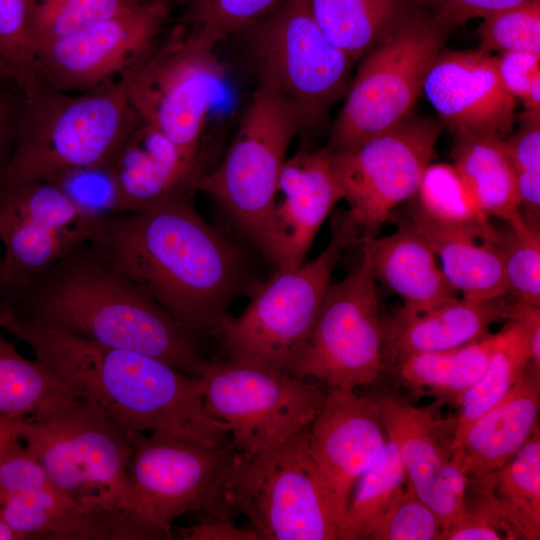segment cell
Here are the masks:
<instances>
[{
	"instance_id": "obj_44",
	"label": "cell",
	"mask_w": 540,
	"mask_h": 540,
	"mask_svg": "<svg viewBox=\"0 0 540 540\" xmlns=\"http://www.w3.org/2000/svg\"><path fill=\"white\" fill-rule=\"evenodd\" d=\"M518 131L505 139L516 175H540V112L524 110Z\"/></svg>"
},
{
	"instance_id": "obj_24",
	"label": "cell",
	"mask_w": 540,
	"mask_h": 540,
	"mask_svg": "<svg viewBox=\"0 0 540 540\" xmlns=\"http://www.w3.org/2000/svg\"><path fill=\"white\" fill-rule=\"evenodd\" d=\"M540 377L527 370L500 401L455 434L454 449L468 477L505 465L539 426Z\"/></svg>"
},
{
	"instance_id": "obj_46",
	"label": "cell",
	"mask_w": 540,
	"mask_h": 540,
	"mask_svg": "<svg viewBox=\"0 0 540 540\" xmlns=\"http://www.w3.org/2000/svg\"><path fill=\"white\" fill-rule=\"evenodd\" d=\"M21 101V91L0 80V170L12 152Z\"/></svg>"
},
{
	"instance_id": "obj_31",
	"label": "cell",
	"mask_w": 540,
	"mask_h": 540,
	"mask_svg": "<svg viewBox=\"0 0 540 540\" xmlns=\"http://www.w3.org/2000/svg\"><path fill=\"white\" fill-rule=\"evenodd\" d=\"M418 0H309L326 35L354 62L390 33Z\"/></svg>"
},
{
	"instance_id": "obj_21",
	"label": "cell",
	"mask_w": 540,
	"mask_h": 540,
	"mask_svg": "<svg viewBox=\"0 0 540 540\" xmlns=\"http://www.w3.org/2000/svg\"><path fill=\"white\" fill-rule=\"evenodd\" d=\"M0 514L25 540L172 539L137 512L87 507L53 486L11 498L0 506Z\"/></svg>"
},
{
	"instance_id": "obj_27",
	"label": "cell",
	"mask_w": 540,
	"mask_h": 540,
	"mask_svg": "<svg viewBox=\"0 0 540 540\" xmlns=\"http://www.w3.org/2000/svg\"><path fill=\"white\" fill-rule=\"evenodd\" d=\"M468 488L500 519L507 540H539V426L501 468L480 477H469Z\"/></svg>"
},
{
	"instance_id": "obj_38",
	"label": "cell",
	"mask_w": 540,
	"mask_h": 540,
	"mask_svg": "<svg viewBox=\"0 0 540 540\" xmlns=\"http://www.w3.org/2000/svg\"><path fill=\"white\" fill-rule=\"evenodd\" d=\"M0 80L22 93L37 82L29 0H0Z\"/></svg>"
},
{
	"instance_id": "obj_6",
	"label": "cell",
	"mask_w": 540,
	"mask_h": 540,
	"mask_svg": "<svg viewBox=\"0 0 540 540\" xmlns=\"http://www.w3.org/2000/svg\"><path fill=\"white\" fill-rule=\"evenodd\" d=\"M132 443L128 479L139 514L171 537L174 521L189 512L231 518L225 488L238 450L230 434L168 427L133 432Z\"/></svg>"
},
{
	"instance_id": "obj_39",
	"label": "cell",
	"mask_w": 540,
	"mask_h": 540,
	"mask_svg": "<svg viewBox=\"0 0 540 540\" xmlns=\"http://www.w3.org/2000/svg\"><path fill=\"white\" fill-rule=\"evenodd\" d=\"M479 49L540 54V0H529L482 19Z\"/></svg>"
},
{
	"instance_id": "obj_36",
	"label": "cell",
	"mask_w": 540,
	"mask_h": 540,
	"mask_svg": "<svg viewBox=\"0 0 540 540\" xmlns=\"http://www.w3.org/2000/svg\"><path fill=\"white\" fill-rule=\"evenodd\" d=\"M149 0H29L34 48L75 34Z\"/></svg>"
},
{
	"instance_id": "obj_1",
	"label": "cell",
	"mask_w": 540,
	"mask_h": 540,
	"mask_svg": "<svg viewBox=\"0 0 540 540\" xmlns=\"http://www.w3.org/2000/svg\"><path fill=\"white\" fill-rule=\"evenodd\" d=\"M194 192L103 215L88 241L196 339L218 335L232 302L259 283L239 248L198 213Z\"/></svg>"
},
{
	"instance_id": "obj_47",
	"label": "cell",
	"mask_w": 540,
	"mask_h": 540,
	"mask_svg": "<svg viewBox=\"0 0 540 540\" xmlns=\"http://www.w3.org/2000/svg\"><path fill=\"white\" fill-rule=\"evenodd\" d=\"M185 540H259L253 528L235 526L231 519L202 518L197 524L180 530Z\"/></svg>"
},
{
	"instance_id": "obj_28",
	"label": "cell",
	"mask_w": 540,
	"mask_h": 540,
	"mask_svg": "<svg viewBox=\"0 0 540 540\" xmlns=\"http://www.w3.org/2000/svg\"><path fill=\"white\" fill-rule=\"evenodd\" d=\"M440 258L442 271L467 300H486L507 295L503 255L496 241H482L457 228L438 224L412 206L407 216Z\"/></svg>"
},
{
	"instance_id": "obj_49",
	"label": "cell",
	"mask_w": 540,
	"mask_h": 540,
	"mask_svg": "<svg viewBox=\"0 0 540 540\" xmlns=\"http://www.w3.org/2000/svg\"><path fill=\"white\" fill-rule=\"evenodd\" d=\"M23 419L0 414V453L8 440L18 431Z\"/></svg>"
},
{
	"instance_id": "obj_48",
	"label": "cell",
	"mask_w": 540,
	"mask_h": 540,
	"mask_svg": "<svg viewBox=\"0 0 540 540\" xmlns=\"http://www.w3.org/2000/svg\"><path fill=\"white\" fill-rule=\"evenodd\" d=\"M528 370L540 377V307H533L529 320Z\"/></svg>"
},
{
	"instance_id": "obj_50",
	"label": "cell",
	"mask_w": 540,
	"mask_h": 540,
	"mask_svg": "<svg viewBox=\"0 0 540 540\" xmlns=\"http://www.w3.org/2000/svg\"><path fill=\"white\" fill-rule=\"evenodd\" d=\"M525 110L540 112V75H537L522 99Z\"/></svg>"
},
{
	"instance_id": "obj_17",
	"label": "cell",
	"mask_w": 540,
	"mask_h": 540,
	"mask_svg": "<svg viewBox=\"0 0 540 540\" xmlns=\"http://www.w3.org/2000/svg\"><path fill=\"white\" fill-rule=\"evenodd\" d=\"M171 0H149L75 34L35 47L37 79L65 92L120 81L154 47Z\"/></svg>"
},
{
	"instance_id": "obj_11",
	"label": "cell",
	"mask_w": 540,
	"mask_h": 540,
	"mask_svg": "<svg viewBox=\"0 0 540 540\" xmlns=\"http://www.w3.org/2000/svg\"><path fill=\"white\" fill-rule=\"evenodd\" d=\"M300 130L293 110L259 78L223 160L194 181L195 191L215 199L259 251L288 148Z\"/></svg>"
},
{
	"instance_id": "obj_42",
	"label": "cell",
	"mask_w": 540,
	"mask_h": 540,
	"mask_svg": "<svg viewBox=\"0 0 540 540\" xmlns=\"http://www.w3.org/2000/svg\"><path fill=\"white\" fill-rule=\"evenodd\" d=\"M50 486L45 469L17 431L0 453V506L13 497Z\"/></svg>"
},
{
	"instance_id": "obj_26",
	"label": "cell",
	"mask_w": 540,
	"mask_h": 540,
	"mask_svg": "<svg viewBox=\"0 0 540 540\" xmlns=\"http://www.w3.org/2000/svg\"><path fill=\"white\" fill-rule=\"evenodd\" d=\"M373 398L407 482L427 504L440 469L454 455L456 417H440L438 400L418 407L395 394L381 393Z\"/></svg>"
},
{
	"instance_id": "obj_29",
	"label": "cell",
	"mask_w": 540,
	"mask_h": 540,
	"mask_svg": "<svg viewBox=\"0 0 540 540\" xmlns=\"http://www.w3.org/2000/svg\"><path fill=\"white\" fill-rule=\"evenodd\" d=\"M453 164L490 218L510 221L520 214L516 172L505 138L480 132H456Z\"/></svg>"
},
{
	"instance_id": "obj_32",
	"label": "cell",
	"mask_w": 540,
	"mask_h": 540,
	"mask_svg": "<svg viewBox=\"0 0 540 540\" xmlns=\"http://www.w3.org/2000/svg\"><path fill=\"white\" fill-rule=\"evenodd\" d=\"M534 306L508 320L477 383L461 398L456 432L500 401L525 376L529 366V320Z\"/></svg>"
},
{
	"instance_id": "obj_4",
	"label": "cell",
	"mask_w": 540,
	"mask_h": 540,
	"mask_svg": "<svg viewBox=\"0 0 540 540\" xmlns=\"http://www.w3.org/2000/svg\"><path fill=\"white\" fill-rule=\"evenodd\" d=\"M140 121L122 80L85 92H65L37 80L22 93L12 152L0 186L43 180L62 184L108 171Z\"/></svg>"
},
{
	"instance_id": "obj_9",
	"label": "cell",
	"mask_w": 540,
	"mask_h": 540,
	"mask_svg": "<svg viewBox=\"0 0 540 540\" xmlns=\"http://www.w3.org/2000/svg\"><path fill=\"white\" fill-rule=\"evenodd\" d=\"M309 429L257 454L237 452L233 460L225 499L250 520L259 540H338Z\"/></svg>"
},
{
	"instance_id": "obj_41",
	"label": "cell",
	"mask_w": 540,
	"mask_h": 540,
	"mask_svg": "<svg viewBox=\"0 0 540 540\" xmlns=\"http://www.w3.org/2000/svg\"><path fill=\"white\" fill-rule=\"evenodd\" d=\"M282 0H195L190 21L218 42L245 31L271 12Z\"/></svg>"
},
{
	"instance_id": "obj_8",
	"label": "cell",
	"mask_w": 540,
	"mask_h": 540,
	"mask_svg": "<svg viewBox=\"0 0 540 540\" xmlns=\"http://www.w3.org/2000/svg\"><path fill=\"white\" fill-rule=\"evenodd\" d=\"M448 33L418 2L361 58L334 123L329 149L353 148L408 116Z\"/></svg>"
},
{
	"instance_id": "obj_19",
	"label": "cell",
	"mask_w": 540,
	"mask_h": 540,
	"mask_svg": "<svg viewBox=\"0 0 540 540\" xmlns=\"http://www.w3.org/2000/svg\"><path fill=\"white\" fill-rule=\"evenodd\" d=\"M343 192L331 150L301 149L287 157L268 215L261 253L275 267L304 262L323 222Z\"/></svg>"
},
{
	"instance_id": "obj_45",
	"label": "cell",
	"mask_w": 540,
	"mask_h": 540,
	"mask_svg": "<svg viewBox=\"0 0 540 540\" xmlns=\"http://www.w3.org/2000/svg\"><path fill=\"white\" fill-rule=\"evenodd\" d=\"M498 71L503 85L514 97H525L532 80L540 75V54L530 52H500Z\"/></svg>"
},
{
	"instance_id": "obj_16",
	"label": "cell",
	"mask_w": 540,
	"mask_h": 540,
	"mask_svg": "<svg viewBox=\"0 0 540 540\" xmlns=\"http://www.w3.org/2000/svg\"><path fill=\"white\" fill-rule=\"evenodd\" d=\"M58 183L0 186V289L27 284L88 241L95 222Z\"/></svg>"
},
{
	"instance_id": "obj_14",
	"label": "cell",
	"mask_w": 540,
	"mask_h": 540,
	"mask_svg": "<svg viewBox=\"0 0 540 540\" xmlns=\"http://www.w3.org/2000/svg\"><path fill=\"white\" fill-rule=\"evenodd\" d=\"M360 263L329 284L306 348L292 371L328 389L355 390L374 384L384 367V332L376 279L361 248Z\"/></svg>"
},
{
	"instance_id": "obj_34",
	"label": "cell",
	"mask_w": 540,
	"mask_h": 540,
	"mask_svg": "<svg viewBox=\"0 0 540 540\" xmlns=\"http://www.w3.org/2000/svg\"><path fill=\"white\" fill-rule=\"evenodd\" d=\"M414 197L413 206L430 220L465 231L481 241H496V226L453 163H430Z\"/></svg>"
},
{
	"instance_id": "obj_35",
	"label": "cell",
	"mask_w": 540,
	"mask_h": 540,
	"mask_svg": "<svg viewBox=\"0 0 540 540\" xmlns=\"http://www.w3.org/2000/svg\"><path fill=\"white\" fill-rule=\"evenodd\" d=\"M407 484L394 442L389 438L358 480L338 528V540L368 539Z\"/></svg>"
},
{
	"instance_id": "obj_20",
	"label": "cell",
	"mask_w": 540,
	"mask_h": 540,
	"mask_svg": "<svg viewBox=\"0 0 540 540\" xmlns=\"http://www.w3.org/2000/svg\"><path fill=\"white\" fill-rule=\"evenodd\" d=\"M442 123L456 132L505 137L515 121V98L498 71L497 57L478 50H441L422 87Z\"/></svg>"
},
{
	"instance_id": "obj_40",
	"label": "cell",
	"mask_w": 540,
	"mask_h": 540,
	"mask_svg": "<svg viewBox=\"0 0 540 540\" xmlns=\"http://www.w3.org/2000/svg\"><path fill=\"white\" fill-rule=\"evenodd\" d=\"M442 525L407 482L369 535V540H438Z\"/></svg>"
},
{
	"instance_id": "obj_18",
	"label": "cell",
	"mask_w": 540,
	"mask_h": 540,
	"mask_svg": "<svg viewBox=\"0 0 540 540\" xmlns=\"http://www.w3.org/2000/svg\"><path fill=\"white\" fill-rule=\"evenodd\" d=\"M389 439L373 396L328 389L309 429V446L339 525L363 473Z\"/></svg>"
},
{
	"instance_id": "obj_10",
	"label": "cell",
	"mask_w": 540,
	"mask_h": 540,
	"mask_svg": "<svg viewBox=\"0 0 540 540\" xmlns=\"http://www.w3.org/2000/svg\"><path fill=\"white\" fill-rule=\"evenodd\" d=\"M218 43L193 23L178 24L121 79L139 118L197 159L226 75Z\"/></svg>"
},
{
	"instance_id": "obj_5",
	"label": "cell",
	"mask_w": 540,
	"mask_h": 540,
	"mask_svg": "<svg viewBox=\"0 0 540 540\" xmlns=\"http://www.w3.org/2000/svg\"><path fill=\"white\" fill-rule=\"evenodd\" d=\"M331 234L311 261L275 269L245 310L219 334L225 359L291 374L308 343L331 273L342 253L360 244L362 228L348 210L331 216Z\"/></svg>"
},
{
	"instance_id": "obj_2",
	"label": "cell",
	"mask_w": 540,
	"mask_h": 540,
	"mask_svg": "<svg viewBox=\"0 0 540 540\" xmlns=\"http://www.w3.org/2000/svg\"><path fill=\"white\" fill-rule=\"evenodd\" d=\"M0 308L32 323L157 358L201 377L208 361L165 310L86 241L39 278L0 289Z\"/></svg>"
},
{
	"instance_id": "obj_3",
	"label": "cell",
	"mask_w": 540,
	"mask_h": 540,
	"mask_svg": "<svg viewBox=\"0 0 540 540\" xmlns=\"http://www.w3.org/2000/svg\"><path fill=\"white\" fill-rule=\"evenodd\" d=\"M0 328L25 342L77 398L131 432L193 427L230 433L226 423L206 412L201 377L142 353L32 323L2 308Z\"/></svg>"
},
{
	"instance_id": "obj_15",
	"label": "cell",
	"mask_w": 540,
	"mask_h": 540,
	"mask_svg": "<svg viewBox=\"0 0 540 540\" xmlns=\"http://www.w3.org/2000/svg\"><path fill=\"white\" fill-rule=\"evenodd\" d=\"M441 131L439 118L409 114L360 145L331 151L343 200L363 237L376 236L394 208L414 198Z\"/></svg>"
},
{
	"instance_id": "obj_30",
	"label": "cell",
	"mask_w": 540,
	"mask_h": 540,
	"mask_svg": "<svg viewBox=\"0 0 540 540\" xmlns=\"http://www.w3.org/2000/svg\"><path fill=\"white\" fill-rule=\"evenodd\" d=\"M498 339L499 332L489 333L457 348L412 353L398 362L399 374L415 396L459 404L483 375Z\"/></svg>"
},
{
	"instance_id": "obj_52",
	"label": "cell",
	"mask_w": 540,
	"mask_h": 540,
	"mask_svg": "<svg viewBox=\"0 0 540 540\" xmlns=\"http://www.w3.org/2000/svg\"><path fill=\"white\" fill-rule=\"evenodd\" d=\"M186 1H187L188 3L191 4V3L194 2L195 0H186Z\"/></svg>"
},
{
	"instance_id": "obj_51",
	"label": "cell",
	"mask_w": 540,
	"mask_h": 540,
	"mask_svg": "<svg viewBox=\"0 0 540 540\" xmlns=\"http://www.w3.org/2000/svg\"><path fill=\"white\" fill-rule=\"evenodd\" d=\"M0 540H25V538L12 529L0 514Z\"/></svg>"
},
{
	"instance_id": "obj_33",
	"label": "cell",
	"mask_w": 540,
	"mask_h": 540,
	"mask_svg": "<svg viewBox=\"0 0 540 540\" xmlns=\"http://www.w3.org/2000/svg\"><path fill=\"white\" fill-rule=\"evenodd\" d=\"M74 399L76 395L50 367L27 359L0 336V414L27 418Z\"/></svg>"
},
{
	"instance_id": "obj_23",
	"label": "cell",
	"mask_w": 540,
	"mask_h": 540,
	"mask_svg": "<svg viewBox=\"0 0 540 540\" xmlns=\"http://www.w3.org/2000/svg\"><path fill=\"white\" fill-rule=\"evenodd\" d=\"M527 305L511 303L504 296L486 300L454 298L430 310L405 314L400 311L385 325L384 357L397 363L418 352L457 348L489 334L499 320L519 318Z\"/></svg>"
},
{
	"instance_id": "obj_25",
	"label": "cell",
	"mask_w": 540,
	"mask_h": 540,
	"mask_svg": "<svg viewBox=\"0 0 540 540\" xmlns=\"http://www.w3.org/2000/svg\"><path fill=\"white\" fill-rule=\"evenodd\" d=\"M376 280L403 302L399 310L417 314L456 298V291L437 265L436 254L408 217L385 237L365 236L359 244Z\"/></svg>"
},
{
	"instance_id": "obj_12",
	"label": "cell",
	"mask_w": 540,
	"mask_h": 540,
	"mask_svg": "<svg viewBox=\"0 0 540 540\" xmlns=\"http://www.w3.org/2000/svg\"><path fill=\"white\" fill-rule=\"evenodd\" d=\"M247 30L259 78L289 105L301 129L320 124L346 95L354 61L326 37L309 0H282Z\"/></svg>"
},
{
	"instance_id": "obj_22",
	"label": "cell",
	"mask_w": 540,
	"mask_h": 540,
	"mask_svg": "<svg viewBox=\"0 0 540 540\" xmlns=\"http://www.w3.org/2000/svg\"><path fill=\"white\" fill-rule=\"evenodd\" d=\"M200 159L185 154L154 126L137 123L108 169L113 212L139 211L194 190Z\"/></svg>"
},
{
	"instance_id": "obj_7",
	"label": "cell",
	"mask_w": 540,
	"mask_h": 540,
	"mask_svg": "<svg viewBox=\"0 0 540 540\" xmlns=\"http://www.w3.org/2000/svg\"><path fill=\"white\" fill-rule=\"evenodd\" d=\"M132 433L79 398L18 426L53 488L81 505L109 511L137 512L128 479Z\"/></svg>"
},
{
	"instance_id": "obj_43",
	"label": "cell",
	"mask_w": 540,
	"mask_h": 540,
	"mask_svg": "<svg viewBox=\"0 0 540 540\" xmlns=\"http://www.w3.org/2000/svg\"><path fill=\"white\" fill-rule=\"evenodd\" d=\"M529 0H418L449 31L475 18H485Z\"/></svg>"
},
{
	"instance_id": "obj_37",
	"label": "cell",
	"mask_w": 540,
	"mask_h": 540,
	"mask_svg": "<svg viewBox=\"0 0 540 540\" xmlns=\"http://www.w3.org/2000/svg\"><path fill=\"white\" fill-rule=\"evenodd\" d=\"M497 239L509 292L525 305L540 307V228L527 224L522 216L503 221Z\"/></svg>"
},
{
	"instance_id": "obj_13",
	"label": "cell",
	"mask_w": 540,
	"mask_h": 540,
	"mask_svg": "<svg viewBox=\"0 0 540 540\" xmlns=\"http://www.w3.org/2000/svg\"><path fill=\"white\" fill-rule=\"evenodd\" d=\"M203 405L226 423L239 453L253 455L311 426L328 393L321 382L228 359L209 362Z\"/></svg>"
}]
</instances>
